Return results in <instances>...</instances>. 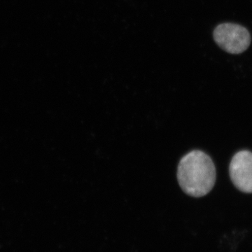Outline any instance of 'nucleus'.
<instances>
[{
	"label": "nucleus",
	"instance_id": "obj_2",
	"mask_svg": "<svg viewBox=\"0 0 252 252\" xmlns=\"http://www.w3.org/2000/svg\"><path fill=\"white\" fill-rule=\"evenodd\" d=\"M213 36L219 46L231 54H241L248 49L251 43V35L248 30L234 23L219 25Z\"/></svg>",
	"mask_w": 252,
	"mask_h": 252
},
{
	"label": "nucleus",
	"instance_id": "obj_3",
	"mask_svg": "<svg viewBox=\"0 0 252 252\" xmlns=\"http://www.w3.org/2000/svg\"><path fill=\"white\" fill-rule=\"evenodd\" d=\"M233 185L244 193H252V153L241 151L235 154L229 167Z\"/></svg>",
	"mask_w": 252,
	"mask_h": 252
},
{
	"label": "nucleus",
	"instance_id": "obj_1",
	"mask_svg": "<svg viewBox=\"0 0 252 252\" xmlns=\"http://www.w3.org/2000/svg\"><path fill=\"white\" fill-rule=\"evenodd\" d=\"M215 164L207 154L194 150L181 159L177 169V180L181 188L190 196H205L216 182Z\"/></svg>",
	"mask_w": 252,
	"mask_h": 252
}]
</instances>
